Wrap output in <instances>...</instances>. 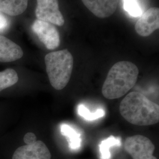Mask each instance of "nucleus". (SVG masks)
I'll list each match as a JSON object with an SVG mask.
<instances>
[{
	"instance_id": "nucleus-1",
	"label": "nucleus",
	"mask_w": 159,
	"mask_h": 159,
	"mask_svg": "<svg viewBox=\"0 0 159 159\" xmlns=\"http://www.w3.org/2000/svg\"><path fill=\"white\" fill-rule=\"evenodd\" d=\"M119 111L126 121L134 125H153L159 121V105L138 91L125 96L120 102Z\"/></svg>"
},
{
	"instance_id": "nucleus-2",
	"label": "nucleus",
	"mask_w": 159,
	"mask_h": 159,
	"mask_svg": "<svg viewBox=\"0 0 159 159\" xmlns=\"http://www.w3.org/2000/svg\"><path fill=\"white\" fill-rule=\"evenodd\" d=\"M139 75L136 66L128 61L116 63L108 71L102 87L103 96L109 100L119 98L135 85Z\"/></svg>"
},
{
	"instance_id": "nucleus-3",
	"label": "nucleus",
	"mask_w": 159,
	"mask_h": 159,
	"mask_svg": "<svg viewBox=\"0 0 159 159\" xmlns=\"http://www.w3.org/2000/svg\"><path fill=\"white\" fill-rule=\"evenodd\" d=\"M46 71L51 86L57 90L63 89L70 80L73 57L67 49L47 54L44 58Z\"/></svg>"
},
{
	"instance_id": "nucleus-4",
	"label": "nucleus",
	"mask_w": 159,
	"mask_h": 159,
	"mask_svg": "<svg viewBox=\"0 0 159 159\" xmlns=\"http://www.w3.org/2000/svg\"><path fill=\"white\" fill-rule=\"evenodd\" d=\"M124 148L133 159H157L153 156L155 146L147 137L142 135L129 137L125 141Z\"/></svg>"
},
{
	"instance_id": "nucleus-5",
	"label": "nucleus",
	"mask_w": 159,
	"mask_h": 159,
	"mask_svg": "<svg viewBox=\"0 0 159 159\" xmlns=\"http://www.w3.org/2000/svg\"><path fill=\"white\" fill-rule=\"evenodd\" d=\"M35 16L37 20L63 26L64 18L59 10L58 0H37Z\"/></svg>"
},
{
	"instance_id": "nucleus-6",
	"label": "nucleus",
	"mask_w": 159,
	"mask_h": 159,
	"mask_svg": "<svg viewBox=\"0 0 159 159\" xmlns=\"http://www.w3.org/2000/svg\"><path fill=\"white\" fill-rule=\"evenodd\" d=\"M32 30L47 49L52 50L60 45V34L52 24L37 19L32 25Z\"/></svg>"
},
{
	"instance_id": "nucleus-7",
	"label": "nucleus",
	"mask_w": 159,
	"mask_h": 159,
	"mask_svg": "<svg viewBox=\"0 0 159 159\" xmlns=\"http://www.w3.org/2000/svg\"><path fill=\"white\" fill-rule=\"evenodd\" d=\"M51 155L46 144L37 141L18 148L14 152L12 159H51Z\"/></svg>"
},
{
	"instance_id": "nucleus-8",
	"label": "nucleus",
	"mask_w": 159,
	"mask_h": 159,
	"mask_svg": "<svg viewBox=\"0 0 159 159\" xmlns=\"http://www.w3.org/2000/svg\"><path fill=\"white\" fill-rule=\"evenodd\" d=\"M159 29V9L150 8L142 14L135 25L137 33L142 37H148Z\"/></svg>"
},
{
	"instance_id": "nucleus-9",
	"label": "nucleus",
	"mask_w": 159,
	"mask_h": 159,
	"mask_svg": "<svg viewBox=\"0 0 159 159\" xmlns=\"http://www.w3.org/2000/svg\"><path fill=\"white\" fill-rule=\"evenodd\" d=\"M84 5L100 18H107L116 11L119 0H81Z\"/></svg>"
},
{
	"instance_id": "nucleus-10",
	"label": "nucleus",
	"mask_w": 159,
	"mask_h": 159,
	"mask_svg": "<svg viewBox=\"0 0 159 159\" xmlns=\"http://www.w3.org/2000/svg\"><path fill=\"white\" fill-rule=\"evenodd\" d=\"M22 48L6 37L0 35V62L8 63L23 57Z\"/></svg>"
},
{
	"instance_id": "nucleus-11",
	"label": "nucleus",
	"mask_w": 159,
	"mask_h": 159,
	"mask_svg": "<svg viewBox=\"0 0 159 159\" xmlns=\"http://www.w3.org/2000/svg\"><path fill=\"white\" fill-rule=\"evenodd\" d=\"M29 0H0V12L10 16L23 14L27 8Z\"/></svg>"
},
{
	"instance_id": "nucleus-12",
	"label": "nucleus",
	"mask_w": 159,
	"mask_h": 159,
	"mask_svg": "<svg viewBox=\"0 0 159 159\" xmlns=\"http://www.w3.org/2000/svg\"><path fill=\"white\" fill-rule=\"evenodd\" d=\"M61 132L63 136L66 137L68 140V146L73 150H77L81 148V135L70 125L63 124L61 125Z\"/></svg>"
},
{
	"instance_id": "nucleus-13",
	"label": "nucleus",
	"mask_w": 159,
	"mask_h": 159,
	"mask_svg": "<svg viewBox=\"0 0 159 159\" xmlns=\"http://www.w3.org/2000/svg\"><path fill=\"white\" fill-rule=\"evenodd\" d=\"M18 81V76L14 70L7 68L0 71V91L16 84Z\"/></svg>"
},
{
	"instance_id": "nucleus-14",
	"label": "nucleus",
	"mask_w": 159,
	"mask_h": 159,
	"mask_svg": "<svg viewBox=\"0 0 159 159\" xmlns=\"http://www.w3.org/2000/svg\"><path fill=\"white\" fill-rule=\"evenodd\" d=\"M121 144V139L120 137L110 136L107 139L104 140L99 146L100 159H111L110 148L113 146H120Z\"/></svg>"
},
{
	"instance_id": "nucleus-15",
	"label": "nucleus",
	"mask_w": 159,
	"mask_h": 159,
	"mask_svg": "<svg viewBox=\"0 0 159 159\" xmlns=\"http://www.w3.org/2000/svg\"><path fill=\"white\" fill-rule=\"evenodd\" d=\"M77 112L81 117L88 121L98 119L105 116V111L102 108H98L96 111L91 113L83 104H80L78 106Z\"/></svg>"
},
{
	"instance_id": "nucleus-16",
	"label": "nucleus",
	"mask_w": 159,
	"mask_h": 159,
	"mask_svg": "<svg viewBox=\"0 0 159 159\" xmlns=\"http://www.w3.org/2000/svg\"><path fill=\"white\" fill-rule=\"evenodd\" d=\"M123 7L131 16L139 17L142 14V10L137 0H123Z\"/></svg>"
},
{
	"instance_id": "nucleus-17",
	"label": "nucleus",
	"mask_w": 159,
	"mask_h": 159,
	"mask_svg": "<svg viewBox=\"0 0 159 159\" xmlns=\"http://www.w3.org/2000/svg\"><path fill=\"white\" fill-rule=\"evenodd\" d=\"M24 142L26 144H31L37 142V137L33 133L29 132L24 137Z\"/></svg>"
},
{
	"instance_id": "nucleus-18",
	"label": "nucleus",
	"mask_w": 159,
	"mask_h": 159,
	"mask_svg": "<svg viewBox=\"0 0 159 159\" xmlns=\"http://www.w3.org/2000/svg\"><path fill=\"white\" fill-rule=\"evenodd\" d=\"M8 27V21L7 18L0 12V31L6 30Z\"/></svg>"
}]
</instances>
